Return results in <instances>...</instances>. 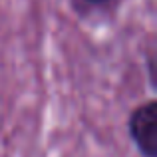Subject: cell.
I'll list each match as a JSON object with an SVG mask.
<instances>
[{
    "instance_id": "7a4b0ae2",
    "label": "cell",
    "mask_w": 157,
    "mask_h": 157,
    "mask_svg": "<svg viewBox=\"0 0 157 157\" xmlns=\"http://www.w3.org/2000/svg\"><path fill=\"white\" fill-rule=\"evenodd\" d=\"M84 4H88V6H105V4L113 2V0H82Z\"/></svg>"
},
{
    "instance_id": "6da1fadb",
    "label": "cell",
    "mask_w": 157,
    "mask_h": 157,
    "mask_svg": "<svg viewBox=\"0 0 157 157\" xmlns=\"http://www.w3.org/2000/svg\"><path fill=\"white\" fill-rule=\"evenodd\" d=\"M127 133L141 157H157V101L149 100L127 117Z\"/></svg>"
}]
</instances>
